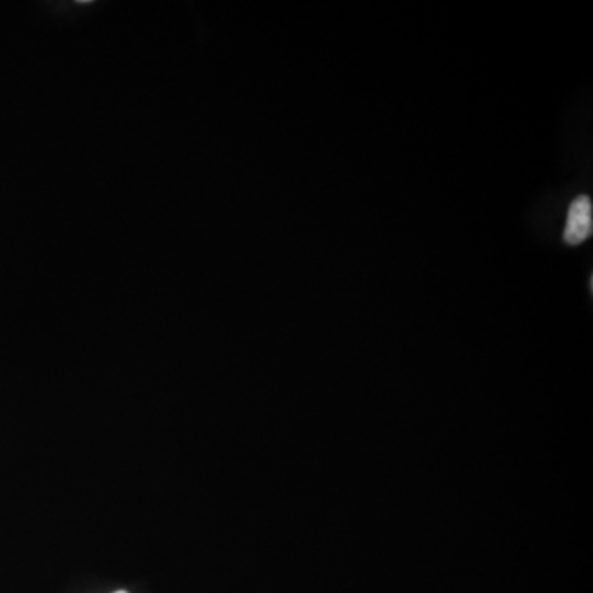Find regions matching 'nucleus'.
<instances>
[{"instance_id": "1", "label": "nucleus", "mask_w": 593, "mask_h": 593, "mask_svg": "<svg viewBox=\"0 0 593 593\" xmlns=\"http://www.w3.org/2000/svg\"><path fill=\"white\" fill-rule=\"evenodd\" d=\"M592 200L587 195L575 198L569 208L565 223L564 241L569 246H579L592 236Z\"/></svg>"}, {"instance_id": "2", "label": "nucleus", "mask_w": 593, "mask_h": 593, "mask_svg": "<svg viewBox=\"0 0 593 593\" xmlns=\"http://www.w3.org/2000/svg\"><path fill=\"white\" fill-rule=\"evenodd\" d=\"M114 593H129V592H126V590H117V592H114Z\"/></svg>"}]
</instances>
